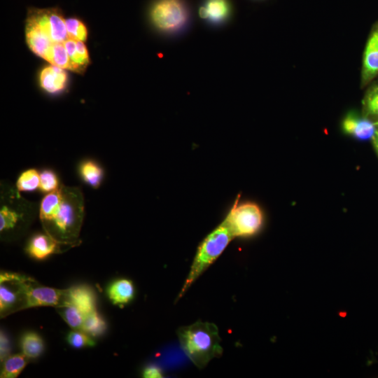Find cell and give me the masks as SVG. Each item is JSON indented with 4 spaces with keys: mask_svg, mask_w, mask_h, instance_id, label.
Instances as JSON below:
<instances>
[{
    "mask_svg": "<svg viewBox=\"0 0 378 378\" xmlns=\"http://www.w3.org/2000/svg\"><path fill=\"white\" fill-rule=\"evenodd\" d=\"M64 45L74 66L75 72L83 73L90 64L88 51L84 42L68 38Z\"/></svg>",
    "mask_w": 378,
    "mask_h": 378,
    "instance_id": "obj_15",
    "label": "cell"
},
{
    "mask_svg": "<svg viewBox=\"0 0 378 378\" xmlns=\"http://www.w3.org/2000/svg\"><path fill=\"white\" fill-rule=\"evenodd\" d=\"M29 278L16 273H1L0 312L1 316L23 309L24 288Z\"/></svg>",
    "mask_w": 378,
    "mask_h": 378,
    "instance_id": "obj_7",
    "label": "cell"
},
{
    "mask_svg": "<svg viewBox=\"0 0 378 378\" xmlns=\"http://www.w3.org/2000/svg\"><path fill=\"white\" fill-rule=\"evenodd\" d=\"M11 350L10 341L8 335L1 330L0 334V358L3 362L8 356H10Z\"/></svg>",
    "mask_w": 378,
    "mask_h": 378,
    "instance_id": "obj_28",
    "label": "cell"
},
{
    "mask_svg": "<svg viewBox=\"0 0 378 378\" xmlns=\"http://www.w3.org/2000/svg\"><path fill=\"white\" fill-rule=\"evenodd\" d=\"M59 244L62 243L48 233L38 234L30 239L27 251L32 258L43 260L55 253Z\"/></svg>",
    "mask_w": 378,
    "mask_h": 378,
    "instance_id": "obj_13",
    "label": "cell"
},
{
    "mask_svg": "<svg viewBox=\"0 0 378 378\" xmlns=\"http://www.w3.org/2000/svg\"><path fill=\"white\" fill-rule=\"evenodd\" d=\"M27 357L23 354L10 355L3 362L1 371V378H15L25 368Z\"/></svg>",
    "mask_w": 378,
    "mask_h": 378,
    "instance_id": "obj_18",
    "label": "cell"
},
{
    "mask_svg": "<svg viewBox=\"0 0 378 378\" xmlns=\"http://www.w3.org/2000/svg\"><path fill=\"white\" fill-rule=\"evenodd\" d=\"M58 312L66 323L74 330H82L85 315L72 304L57 307Z\"/></svg>",
    "mask_w": 378,
    "mask_h": 378,
    "instance_id": "obj_22",
    "label": "cell"
},
{
    "mask_svg": "<svg viewBox=\"0 0 378 378\" xmlns=\"http://www.w3.org/2000/svg\"><path fill=\"white\" fill-rule=\"evenodd\" d=\"M64 70L52 64L43 68L39 76L42 88L50 93L64 90L67 83V74Z\"/></svg>",
    "mask_w": 378,
    "mask_h": 378,
    "instance_id": "obj_14",
    "label": "cell"
},
{
    "mask_svg": "<svg viewBox=\"0 0 378 378\" xmlns=\"http://www.w3.org/2000/svg\"><path fill=\"white\" fill-rule=\"evenodd\" d=\"M22 354L28 358H36L44 350V342L42 337L35 332H24L20 341Z\"/></svg>",
    "mask_w": 378,
    "mask_h": 378,
    "instance_id": "obj_17",
    "label": "cell"
},
{
    "mask_svg": "<svg viewBox=\"0 0 378 378\" xmlns=\"http://www.w3.org/2000/svg\"><path fill=\"white\" fill-rule=\"evenodd\" d=\"M143 376L146 378L162 377V372L158 367L150 365L144 369Z\"/></svg>",
    "mask_w": 378,
    "mask_h": 378,
    "instance_id": "obj_29",
    "label": "cell"
},
{
    "mask_svg": "<svg viewBox=\"0 0 378 378\" xmlns=\"http://www.w3.org/2000/svg\"><path fill=\"white\" fill-rule=\"evenodd\" d=\"M83 214L81 195L72 188H61L48 193L40 206V218L46 232L62 244L77 238Z\"/></svg>",
    "mask_w": 378,
    "mask_h": 378,
    "instance_id": "obj_1",
    "label": "cell"
},
{
    "mask_svg": "<svg viewBox=\"0 0 378 378\" xmlns=\"http://www.w3.org/2000/svg\"><path fill=\"white\" fill-rule=\"evenodd\" d=\"M107 294L108 298L113 304H127L132 300L134 297V285L129 279H117L108 286Z\"/></svg>",
    "mask_w": 378,
    "mask_h": 378,
    "instance_id": "obj_16",
    "label": "cell"
},
{
    "mask_svg": "<svg viewBox=\"0 0 378 378\" xmlns=\"http://www.w3.org/2000/svg\"><path fill=\"white\" fill-rule=\"evenodd\" d=\"M234 238L223 220L203 239L198 246L190 272L177 300L183 295L191 284L221 255Z\"/></svg>",
    "mask_w": 378,
    "mask_h": 378,
    "instance_id": "obj_4",
    "label": "cell"
},
{
    "mask_svg": "<svg viewBox=\"0 0 378 378\" xmlns=\"http://www.w3.org/2000/svg\"><path fill=\"white\" fill-rule=\"evenodd\" d=\"M59 181L55 173L46 169L40 173L39 188L44 192L49 193L58 189Z\"/></svg>",
    "mask_w": 378,
    "mask_h": 378,
    "instance_id": "obj_26",
    "label": "cell"
},
{
    "mask_svg": "<svg viewBox=\"0 0 378 378\" xmlns=\"http://www.w3.org/2000/svg\"><path fill=\"white\" fill-rule=\"evenodd\" d=\"M26 41L31 50L48 60L55 44L68 38L65 19L59 8H29L25 20Z\"/></svg>",
    "mask_w": 378,
    "mask_h": 378,
    "instance_id": "obj_2",
    "label": "cell"
},
{
    "mask_svg": "<svg viewBox=\"0 0 378 378\" xmlns=\"http://www.w3.org/2000/svg\"><path fill=\"white\" fill-rule=\"evenodd\" d=\"M35 282L31 278L25 282L23 309L41 306H52L57 308L65 304L66 289L60 290L34 285Z\"/></svg>",
    "mask_w": 378,
    "mask_h": 378,
    "instance_id": "obj_8",
    "label": "cell"
},
{
    "mask_svg": "<svg viewBox=\"0 0 378 378\" xmlns=\"http://www.w3.org/2000/svg\"><path fill=\"white\" fill-rule=\"evenodd\" d=\"M177 333L182 349L200 369L223 354L218 329L214 323L199 321L180 328Z\"/></svg>",
    "mask_w": 378,
    "mask_h": 378,
    "instance_id": "obj_3",
    "label": "cell"
},
{
    "mask_svg": "<svg viewBox=\"0 0 378 378\" xmlns=\"http://www.w3.org/2000/svg\"><path fill=\"white\" fill-rule=\"evenodd\" d=\"M378 75V21L373 25L363 58L361 86L368 85Z\"/></svg>",
    "mask_w": 378,
    "mask_h": 378,
    "instance_id": "obj_10",
    "label": "cell"
},
{
    "mask_svg": "<svg viewBox=\"0 0 378 378\" xmlns=\"http://www.w3.org/2000/svg\"><path fill=\"white\" fill-rule=\"evenodd\" d=\"M239 195L224 218L234 238L255 234L263 223L260 207L253 202L239 203Z\"/></svg>",
    "mask_w": 378,
    "mask_h": 378,
    "instance_id": "obj_6",
    "label": "cell"
},
{
    "mask_svg": "<svg viewBox=\"0 0 378 378\" xmlns=\"http://www.w3.org/2000/svg\"><path fill=\"white\" fill-rule=\"evenodd\" d=\"M377 130H378V125H377Z\"/></svg>",
    "mask_w": 378,
    "mask_h": 378,
    "instance_id": "obj_31",
    "label": "cell"
},
{
    "mask_svg": "<svg viewBox=\"0 0 378 378\" xmlns=\"http://www.w3.org/2000/svg\"><path fill=\"white\" fill-rule=\"evenodd\" d=\"M80 173L85 182L94 188L99 187L103 178L102 168L92 160L82 162Z\"/></svg>",
    "mask_w": 378,
    "mask_h": 378,
    "instance_id": "obj_19",
    "label": "cell"
},
{
    "mask_svg": "<svg viewBox=\"0 0 378 378\" xmlns=\"http://www.w3.org/2000/svg\"><path fill=\"white\" fill-rule=\"evenodd\" d=\"M66 341L74 348H83L94 345V341L90 335L81 330L74 329L70 331L66 336Z\"/></svg>",
    "mask_w": 378,
    "mask_h": 378,
    "instance_id": "obj_25",
    "label": "cell"
},
{
    "mask_svg": "<svg viewBox=\"0 0 378 378\" xmlns=\"http://www.w3.org/2000/svg\"><path fill=\"white\" fill-rule=\"evenodd\" d=\"M19 220L18 214L7 206H4L0 211V230L13 229Z\"/></svg>",
    "mask_w": 378,
    "mask_h": 378,
    "instance_id": "obj_27",
    "label": "cell"
},
{
    "mask_svg": "<svg viewBox=\"0 0 378 378\" xmlns=\"http://www.w3.org/2000/svg\"><path fill=\"white\" fill-rule=\"evenodd\" d=\"M106 330V323L96 310L85 316L81 330L92 337H97L104 334Z\"/></svg>",
    "mask_w": 378,
    "mask_h": 378,
    "instance_id": "obj_20",
    "label": "cell"
},
{
    "mask_svg": "<svg viewBox=\"0 0 378 378\" xmlns=\"http://www.w3.org/2000/svg\"><path fill=\"white\" fill-rule=\"evenodd\" d=\"M372 141L375 149V151L378 155V130L375 133L374 136L372 139Z\"/></svg>",
    "mask_w": 378,
    "mask_h": 378,
    "instance_id": "obj_30",
    "label": "cell"
},
{
    "mask_svg": "<svg viewBox=\"0 0 378 378\" xmlns=\"http://www.w3.org/2000/svg\"><path fill=\"white\" fill-rule=\"evenodd\" d=\"M363 115L378 125V85H374L366 92L363 100Z\"/></svg>",
    "mask_w": 378,
    "mask_h": 378,
    "instance_id": "obj_21",
    "label": "cell"
},
{
    "mask_svg": "<svg viewBox=\"0 0 378 378\" xmlns=\"http://www.w3.org/2000/svg\"><path fill=\"white\" fill-rule=\"evenodd\" d=\"M40 173L34 169H29L22 172L17 181L18 190L29 192L39 188Z\"/></svg>",
    "mask_w": 378,
    "mask_h": 378,
    "instance_id": "obj_23",
    "label": "cell"
},
{
    "mask_svg": "<svg viewBox=\"0 0 378 378\" xmlns=\"http://www.w3.org/2000/svg\"><path fill=\"white\" fill-rule=\"evenodd\" d=\"M65 22L69 38L83 42L87 40V28L80 20L76 18H70L66 19Z\"/></svg>",
    "mask_w": 378,
    "mask_h": 378,
    "instance_id": "obj_24",
    "label": "cell"
},
{
    "mask_svg": "<svg viewBox=\"0 0 378 378\" xmlns=\"http://www.w3.org/2000/svg\"><path fill=\"white\" fill-rule=\"evenodd\" d=\"M72 304L85 316L96 310V297L88 286L80 285L66 289L65 304Z\"/></svg>",
    "mask_w": 378,
    "mask_h": 378,
    "instance_id": "obj_12",
    "label": "cell"
},
{
    "mask_svg": "<svg viewBox=\"0 0 378 378\" xmlns=\"http://www.w3.org/2000/svg\"><path fill=\"white\" fill-rule=\"evenodd\" d=\"M150 18L158 30L169 34L183 31L190 20L188 8L182 0H158L151 7Z\"/></svg>",
    "mask_w": 378,
    "mask_h": 378,
    "instance_id": "obj_5",
    "label": "cell"
},
{
    "mask_svg": "<svg viewBox=\"0 0 378 378\" xmlns=\"http://www.w3.org/2000/svg\"><path fill=\"white\" fill-rule=\"evenodd\" d=\"M343 132L355 139L366 141L373 138L377 131V124L354 111L346 113L342 122Z\"/></svg>",
    "mask_w": 378,
    "mask_h": 378,
    "instance_id": "obj_9",
    "label": "cell"
},
{
    "mask_svg": "<svg viewBox=\"0 0 378 378\" xmlns=\"http://www.w3.org/2000/svg\"><path fill=\"white\" fill-rule=\"evenodd\" d=\"M231 13V6L227 0H205L200 7L199 15L211 25L224 24Z\"/></svg>",
    "mask_w": 378,
    "mask_h": 378,
    "instance_id": "obj_11",
    "label": "cell"
}]
</instances>
